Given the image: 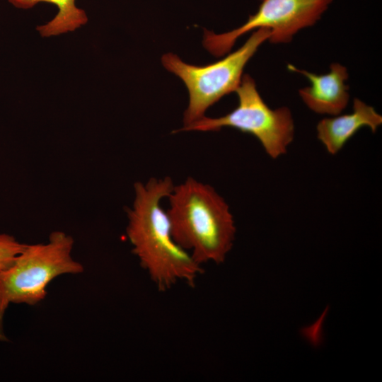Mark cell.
<instances>
[{
  "label": "cell",
  "instance_id": "obj_9",
  "mask_svg": "<svg viewBox=\"0 0 382 382\" xmlns=\"http://www.w3.org/2000/svg\"><path fill=\"white\" fill-rule=\"evenodd\" d=\"M16 8L28 9L40 2L54 4L58 12L53 19L37 27L42 37H50L74 31L85 25L88 16L84 10L78 8L75 0H8Z\"/></svg>",
  "mask_w": 382,
  "mask_h": 382
},
{
  "label": "cell",
  "instance_id": "obj_4",
  "mask_svg": "<svg viewBox=\"0 0 382 382\" xmlns=\"http://www.w3.org/2000/svg\"><path fill=\"white\" fill-rule=\"evenodd\" d=\"M270 36L268 29H257L238 50L205 66L185 63L172 53L162 57L164 67L180 78L189 92V104L184 113L183 127L204 117L210 106L225 95L236 91L245 64Z\"/></svg>",
  "mask_w": 382,
  "mask_h": 382
},
{
  "label": "cell",
  "instance_id": "obj_8",
  "mask_svg": "<svg viewBox=\"0 0 382 382\" xmlns=\"http://www.w3.org/2000/svg\"><path fill=\"white\" fill-rule=\"evenodd\" d=\"M381 124V115L372 106L354 98L351 113L324 118L318 123L317 137L328 152L335 155L361 128L368 127L374 133Z\"/></svg>",
  "mask_w": 382,
  "mask_h": 382
},
{
  "label": "cell",
  "instance_id": "obj_3",
  "mask_svg": "<svg viewBox=\"0 0 382 382\" xmlns=\"http://www.w3.org/2000/svg\"><path fill=\"white\" fill-rule=\"evenodd\" d=\"M74 240L62 231L52 232L45 244L26 245L13 263L0 272V340H6L3 319L11 303L35 306L47 295V286L64 274L83 272L71 253Z\"/></svg>",
  "mask_w": 382,
  "mask_h": 382
},
{
  "label": "cell",
  "instance_id": "obj_10",
  "mask_svg": "<svg viewBox=\"0 0 382 382\" xmlns=\"http://www.w3.org/2000/svg\"><path fill=\"white\" fill-rule=\"evenodd\" d=\"M26 244L21 243L8 234H0V272L8 268L24 250Z\"/></svg>",
  "mask_w": 382,
  "mask_h": 382
},
{
  "label": "cell",
  "instance_id": "obj_7",
  "mask_svg": "<svg viewBox=\"0 0 382 382\" xmlns=\"http://www.w3.org/2000/svg\"><path fill=\"white\" fill-rule=\"evenodd\" d=\"M290 71L305 76L311 86L299 90L304 103L313 112L330 115H340L347 107L349 94L345 84L348 78L347 68L338 63L330 65V71L325 74H316L288 64Z\"/></svg>",
  "mask_w": 382,
  "mask_h": 382
},
{
  "label": "cell",
  "instance_id": "obj_5",
  "mask_svg": "<svg viewBox=\"0 0 382 382\" xmlns=\"http://www.w3.org/2000/svg\"><path fill=\"white\" fill-rule=\"evenodd\" d=\"M238 98L237 107L219 117H203L183 127L181 131H218L231 127L254 136L265 152L277 158L287 151L294 137V122L286 107L271 109L258 93L255 82L248 74L242 76L236 90Z\"/></svg>",
  "mask_w": 382,
  "mask_h": 382
},
{
  "label": "cell",
  "instance_id": "obj_6",
  "mask_svg": "<svg viewBox=\"0 0 382 382\" xmlns=\"http://www.w3.org/2000/svg\"><path fill=\"white\" fill-rule=\"evenodd\" d=\"M332 0H262L257 12L241 26L216 34L205 30L203 45L216 57L228 53L236 40L259 28L270 31L272 43L289 42L299 30L312 26L327 10Z\"/></svg>",
  "mask_w": 382,
  "mask_h": 382
},
{
  "label": "cell",
  "instance_id": "obj_1",
  "mask_svg": "<svg viewBox=\"0 0 382 382\" xmlns=\"http://www.w3.org/2000/svg\"><path fill=\"white\" fill-rule=\"evenodd\" d=\"M134 199L127 209V236L140 265L161 291L183 282L193 286L204 272L202 265L174 240L166 211L161 205L174 184L172 179L150 178L134 184Z\"/></svg>",
  "mask_w": 382,
  "mask_h": 382
},
{
  "label": "cell",
  "instance_id": "obj_2",
  "mask_svg": "<svg viewBox=\"0 0 382 382\" xmlns=\"http://www.w3.org/2000/svg\"><path fill=\"white\" fill-rule=\"evenodd\" d=\"M166 211L175 241L202 266L224 261L236 227L225 199L211 185L192 177L174 185Z\"/></svg>",
  "mask_w": 382,
  "mask_h": 382
}]
</instances>
